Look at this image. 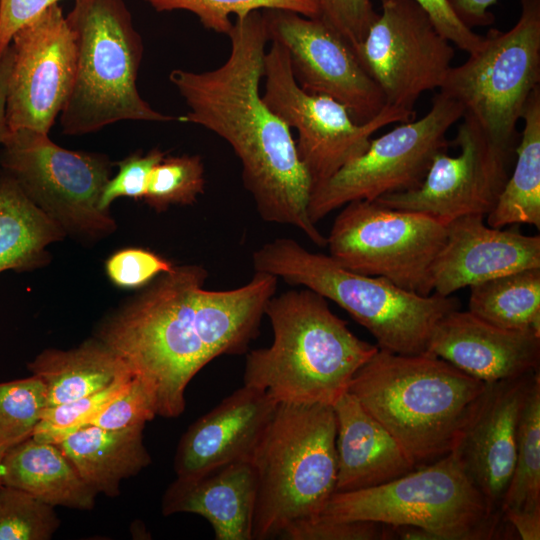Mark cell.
I'll list each match as a JSON object with an SVG mask.
<instances>
[{"mask_svg":"<svg viewBox=\"0 0 540 540\" xmlns=\"http://www.w3.org/2000/svg\"><path fill=\"white\" fill-rule=\"evenodd\" d=\"M207 278L202 265H175L99 328L97 339L147 387L157 416L184 412L186 387L210 361L248 352L278 283L255 271L241 287L208 290Z\"/></svg>","mask_w":540,"mask_h":540,"instance_id":"cell-1","label":"cell"},{"mask_svg":"<svg viewBox=\"0 0 540 540\" xmlns=\"http://www.w3.org/2000/svg\"><path fill=\"white\" fill-rule=\"evenodd\" d=\"M235 17L227 34L231 51L220 67L169 74L189 108L177 120L202 126L232 147L261 219L296 227L325 247L326 237L308 214L313 184L291 128L269 109L259 90L269 41L262 10Z\"/></svg>","mask_w":540,"mask_h":540,"instance_id":"cell-2","label":"cell"},{"mask_svg":"<svg viewBox=\"0 0 540 540\" xmlns=\"http://www.w3.org/2000/svg\"><path fill=\"white\" fill-rule=\"evenodd\" d=\"M265 316L273 342L247 352L243 381L278 403L333 406L379 350L351 332L328 300L308 288L274 295Z\"/></svg>","mask_w":540,"mask_h":540,"instance_id":"cell-3","label":"cell"},{"mask_svg":"<svg viewBox=\"0 0 540 540\" xmlns=\"http://www.w3.org/2000/svg\"><path fill=\"white\" fill-rule=\"evenodd\" d=\"M486 383L429 353L379 349L348 391L417 464L454 450Z\"/></svg>","mask_w":540,"mask_h":540,"instance_id":"cell-4","label":"cell"},{"mask_svg":"<svg viewBox=\"0 0 540 540\" xmlns=\"http://www.w3.org/2000/svg\"><path fill=\"white\" fill-rule=\"evenodd\" d=\"M255 271L308 288L343 308L397 354L426 353L433 330L447 313L460 309L454 296L419 295L390 281L349 270L329 254L313 253L292 238H276L252 254Z\"/></svg>","mask_w":540,"mask_h":540,"instance_id":"cell-5","label":"cell"},{"mask_svg":"<svg viewBox=\"0 0 540 540\" xmlns=\"http://www.w3.org/2000/svg\"><path fill=\"white\" fill-rule=\"evenodd\" d=\"M333 406L278 403L254 452L257 492L252 540L279 536L321 514L336 492Z\"/></svg>","mask_w":540,"mask_h":540,"instance_id":"cell-6","label":"cell"},{"mask_svg":"<svg viewBox=\"0 0 540 540\" xmlns=\"http://www.w3.org/2000/svg\"><path fill=\"white\" fill-rule=\"evenodd\" d=\"M66 20L74 39L75 74L60 113L64 134L94 133L124 120H177L140 96L143 42L124 0H74Z\"/></svg>","mask_w":540,"mask_h":540,"instance_id":"cell-7","label":"cell"},{"mask_svg":"<svg viewBox=\"0 0 540 540\" xmlns=\"http://www.w3.org/2000/svg\"><path fill=\"white\" fill-rule=\"evenodd\" d=\"M317 518L416 526L437 540L498 538L505 521L489 508L453 451L387 483L335 492Z\"/></svg>","mask_w":540,"mask_h":540,"instance_id":"cell-8","label":"cell"},{"mask_svg":"<svg viewBox=\"0 0 540 540\" xmlns=\"http://www.w3.org/2000/svg\"><path fill=\"white\" fill-rule=\"evenodd\" d=\"M112 165L105 155L65 149L33 129L6 128L0 143L1 170L66 235L88 241L117 229L100 207Z\"/></svg>","mask_w":540,"mask_h":540,"instance_id":"cell-9","label":"cell"},{"mask_svg":"<svg viewBox=\"0 0 540 540\" xmlns=\"http://www.w3.org/2000/svg\"><path fill=\"white\" fill-rule=\"evenodd\" d=\"M516 24L491 29L468 59L451 67L439 92L458 102L494 141L514 148L516 126L540 86V0H519Z\"/></svg>","mask_w":540,"mask_h":540,"instance_id":"cell-10","label":"cell"},{"mask_svg":"<svg viewBox=\"0 0 540 540\" xmlns=\"http://www.w3.org/2000/svg\"><path fill=\"white\" fill-rule=\"evenodd\" d=\"M329 255L354 272L430 295L431 268L446 239V225L416 211L376 200L343 206L326 237Z\"/></svg>","mask_w":540,"mask_h":540,"instance_id":"cell-11","label":"cell"},{"mask_svg":"<svg viewBox=\"0 0 540 540\" xmlns=\"http://www.w3.org/2000/svg\"><path fill=\"white\" fill-rule=\"evenodd\" d=\"M463 114L458 102L438 92L423 117L399 123L371 139L364 153L312 189L308 204L311 221L317 224L352 201H374L418 187L434 157L446 152L450 145L446 134Z\"/></svg>","mask_w":540,"mask_h":540,"instance_id":"cell-12","label":"cell"},{"mask_svg":"<svg viewBox=\"0 0 540 540\" xmlns=\"http://www.w3.org/2000/svg\"><path fill=\"white\" fill-rule=\"evenodd\" d=\"M263 77L262 99L287 126L297 131V153L313 188L364 153L375 132L415 118V112L386 105L370 121L357 124L340 102L304 91L293 77L287 51L275 42L265 54Z\"/></svg>","mask_w":540,"mask_h":540,"instance_id":"cell-13","label":"cell"},{"mask_svg":"<svg viewBox=\"0 0 540 540\" xmlns=\"http://www.w3.org/2000/svg\"><path fill=\"white\" fill-rule=\"evenodd\" d=\"M381 13L354 48L386 105L414 112L419 97L440 89L455 50L414 0H379Z\"/></svg>","mask_w":540,"mask_h":540,"instance_id":"cell-14","label":"cell"},{"mask_svg":"<svg viewBox=\"0 0 540 540\" xmlns=\"http://www.w3.org/2000/svg\"><path fill=\"white\" fill-rule=\"evenodd\" d=\"M462 119L453 141L458 155L438 153L418 187L376 201L426 214L444 225L466 215L486 216L509 177L513 148L494 141L472 118Z\"/></svg>","mask_w":540,"mask_h":540,"instance_id":"cell-15","label":"cell"},{"mask_svg":"<svg viewBox=\"0 0 540 540\" xmlns=\"http://www.w3.org/2000/svg\"><path fill=\"white\" fill-rule=\"evenodd\" d=\"M9 49L6 128L48 134L67 102L75 74L74 39L59 3L19 28Z\"/></svg>","mask_w":540,"mask_h":540,"instance_id":"cell-16","label":"cell"},{"mask_svg":"<svg viewBox=\"0 0 540 540\" xmlns=\"http://www.w3.org/2000/svg\"><path fill=\"white\" fill-rule=\"evenodd\" d=\"M262 14L268 40L287 51L293 77L304 91L340 102L357 124L370 121L386 106L354 48L321 17L281 9Z\"/></svg>","mask_w":540,"mask_h":540,"instance_id":"cell-17","label":"cell"},{"mask_svg":"<svg viewBox=\"0 0 540 540\" xmlns=\"http://www.w3.org/2000/svg\"><path fill=\"white\" fill-rule=\"evenodd\" d=\"M539 370L486 383L453 452L483 495L489 508L501 513L513 474L522 409Z\"/></svg>","mask_w":540,"mask_h":540,"instance_id":"cell-18","label":"cell"},{"mask_svg":"<svg viewBox=\"0 0 540 540\" xmlns=\"http://www.w3.org/2000/svg\"><path fill=\"white\" fill-rule=\"evenodd\" d=\"M482 215L446 225V239L431 268L433 293L456 291L509 273L540 268V237L516 228H493Z\"/></svg>","mask_w":540,"mask_h":540,"instance_id":"cell-19","label":"cell"},{"mask_svg":"<svg viewBox=\"0 0 540 540\" xmlns=\"http://www.w3.org/2000/svg\"><path fill=\"white\" fill-rule=\"evenodd\" d=\"M278 402L243 385L197 419L181 437L174 458L177 478H191L237 461H250Z\"/></svg>","mask_w":540,"mask_h":540,"instance_id":"cell-20","label":"cell"},{"mask_svg":"<svg viewBox=\"0 0 540 540\" xmlns=\"http://www.w3.org/2000/svg\"><path fill=\"white\" fill-rule=\"evenodd\" d=\"M426 353L492 383L539 370L540 335L504 329L456 309L438 321Z\"/></svg>","mask_w":540,"mask_h":540,"instance_id":"cell-21","label":"cell"},{"mask_svg":"<svg viewBox=\"0 0 540 540\" xmlns=\"http://www.w3.org/2000/svg\"><path fill=\"white\" fill-rule=\"evenodd\" d=\"M257 492L250 461H237L191 478H176L162 498V513H194L211 525L216 540H252Z\"/></svg>","mask_w":540,"mask_h":540,"instance_id":"cell-22","label":"cell"},{"mask_svg":"<svg viewBox=\"0 0 540 540\" xmlns=\"http://www.w3.org/2000/svg\"><path fill=\"white\" fill-rule=\"evenodd\" d=\"M336 416V492L378 486L416 468L395 438L347 391L333 405Z\"/></svg>","mask_w":540,"mask_h":540,"instance_id":"cell-23","label":"cell"},{"mask_svg":"<svg viewBox=\"0 0 540 540\" xmlns=\"http://www.w3.org/2000/svg\"><path fill=\"white\" fill-rule=\"evenodd\" d=\"M143 425L123 429L85 426L57 443L82 480L97 494L119 495L120 482L150 465Z\"/></svg>","mask_w":540,"mask_h":540,"instance_id":"cell-24","label":"cell"},{"mask_svg":"<svg viewBox=\"0 0 540 540\" xmlns=\"http://www.w3.org/2000/svg\"><path fill=\"white\" fill-rule=\"evenodd\" d=\"M2 484L22 490L52 507L91 510L97 495L57 444L32 437L4 454Z\"/></svg>","mask_w":540,"mask_h":540,"instance_id":"cell-25","label":"cell"},{"mask_svg":"<svg viewBox=\"0 0 540 540\" xmlns=\"http://www.w3.org/2000/svg\"><path fill=\"white\" fill-rule=\"evenodd\" d=\"M27 368L44 385L46 407L91 395L131 373L122 359L97 338L70 350L46 349Z\"/></svg>","mask_w":540,"mask_h":540,"instance_id":"cell-26","label":"cell"},{"mask_svg":"<svg viewBox=\"0 0 540 540\" xmlns=\"http://www.w3.org/2000/svg\"><path fill=\"white\" fill-rule=\"evenodd\" d=\"M65 232L0 171V273L36 270L49 261L46 250Z\"/></svg>","mask_w":540,"mask_h":540,"instance_id":"cell-27","label":"cell"},{"mask_svg":"<svg viewBox=\"0 0 540 540\" xmlns=\"http://www.w3.org/2000/svg\"><path fill=\"white\" fill-rule=\"evenodd\" d=\"M512 173L486 223L493 228L529 224L540 229V86L530 95Z\"/></svg>","mask_w":540,"mask_h":540,"instance_id":"cell-28","label":"cell"},{"mask_svg":"<svg viewBox=\"0 0 540 540\" xmlns=\"http://www.w3.org/2000/svg\"><path fill=\"white\" fill-rule=\"evenodd\" d=\"M468 311L495 326L540 335V268L470 286Z\"/></svg>","mask_w":540,"mask_h":540,"instance_id":"cell-29","label":"cell"},{"mask_svg":"<svg viewBox=\"0 0 540 540\" xmlns=\"http://www.w3.org/2000/svg\"><path fill=\"white\" fill-rule=\"evenodd\" d=\"M511 510L540 511V375L522 409L515 465L501 504L502 514Z\"/></svg>","mask_w":540,"mask_h":540,"instance_id":"cell-30","label":"cell"},{"mask_svg":"<svg viewBox=\"0 0 540 540\" xmlns=\"http://www.w3.org/2000/svg\"><path fill=\"white\" fill-rule=\"evenodd\" d=\"M46 406L38 377L0 383V455L32 437Z\"/></svg>","mask_w":540,"mask_h":540,"instance_id":"cell-31","label":"cell"},{"mask_svg":"<svg viewBox=\"0 0 540 540\" xmlns=\"http://www.w3.org/2000/svg\"><path fill=\"white\" fill-rule=\"evenodd\" d=\"M157 12L186 10L195 14L201 24L217 33L228 34L233 22L230 15L240 16L255 10L281 9L308 18L321 16L316 0H142Z\"/></svg>","mask_w":540,"mask_h":540,"instance_id":"cell-32","label":"cell"},{"mask_svg":"<svg viewBox=\"0 0 540 540\" xmlns=\"http://www.w3.org/2000/svg\"><path fill=\"white\" fill-rule=\"evenodd\" d=\"M205 183L199 155L165 156L150 174L144 200L157 212L192 205L204 193Z\"/></svg>","mask_w":540,"mask_h":540,"instance_id":"cell-33","label":"cell"},{"mask_svg":"<svg viewBox=\"0 0 540 540\" xmlns=\"http://www.w3.org/2000/svg\"><path fill=\"white\" fill-rule=\"evenodd\" d=\"M60 520L54 507L14 487H0V540H48Z\"/></svg>","mask_w":540,"mask_h":540,"instance_id":"cell-34","label":"cell"},{"mask_svg":"<svg viewBox=\"0 0 540 540\" xmlns=\"http://www.w3.org/2000/svg\"><path fill=\"white\" fill-rule=\"evenodd\" d=\"M132 376L131 373L127 374L91 395L46 407L32 438L57 444L68 434L87 426L91 419L125 389Z\"/></svg>","mask_w":540,"mask_h":540,"instance_id":"cell-35","label":"cell"},{"mask_svg":"<svg viewBox=\"0 0 540 540\" xmlns=\"http://www.w3.org/2000/svg\"><path fill=\"white\" fill-rule=\"evenodd\" d=\"M175 267L170 260L144 248H124L113 253L105 262L109 280L123 289H137L150 284Z\"/></svg>","mask_w":540,"mask_h":540,"instance_id":"cell-36","label":"cell"},{"mask_svg":"<svg viewBox=\"0 0 540 540\" xmlns=\"http://www.w3.org/2000/svg\"><path fill=\"white\" fill-rule=\"evenodd\" d=\"M157 416L153 396L132 376L125 389L101 410L87 426L116 430L143 425Z\"/></svg>","mask_w":540,"mask_h":540,"instance_id":"cell-37","label":"cell"},{"mask_svg":"<svg viewBox=\"0 0 540 540\" xmlns=\"http://www.w3.org/2000/svg\"><path fill=\"white\" fill-rule=\"evenodd\" d=\"M166 156L159 148H154L146 154L135 152L117 162L119 171L105 185L100 207L109 211L112 202L120 197L134 200L144 199L150 174L154 167Z\"/></svg>","mask_w":540,"mask_h":540,"instance_id":"cell-38","label":"cell"},{"mask_svg":"<svg viewBox=\"0 0 540 540\" xmlns=\"http://www.w3.org/2000/svg\"><path fill=\"white\" fill-rule=\"evenodd\" d=\"M285 540H387L390 527L372 521H331L321 518L302 521L286 529Z\"/></svg>","mask_w":540,"mask_h":540,"instance_id":"cell-39","label":"cell"},{"mask_svg":"<svg viewBox=\"0 0 540 540\" xmlns=\"http://www.w3.org/2000/svg\"><path fill=\"white\" fill-rule=\"evenodd\" d=\"M321 18L355 48L378 16L372 0H316Z\"/></svg>","mask_w":540,"mask_h":540,"instance_id":"cell-40","label":"cell"},{"mask_svg":"<svg viewBox=\"0 0 540 540\" xmlns=\"http://www.w3.org/2000/svg\"><path fill=\"white\" fill-rule=\"evenodd\" d=\"M431 17L438 31L452 44L468 54L476 51L483 36L464 25L453 13L447 0H414Z\"/></svg>","mask_w":540,"mask_h":540,"instance_id":"cell-41","label":"cell"},{"mask_svg":"<svg viewBox=\"0 0 540 540\" xmlns=\"http://www.w3.org/2000/svg\"><path fill=\"white\" fill-rule=\"evenodd\" d=\"M60 0H0V58L14 33Z\"/></svg>","mask_w":540,"mask_h":540,"instance_id":"cell-42","label":"cell"},{"mask_svg":"<svg viewBox=\"0 0 540 540\" xmlns=\"http://www.w3.org/2000/svg\"><path fill=\"white\" fill-rule=\"evenodd\" d=\"M453 13L467 27L488 26L494 22L489 8L498 0H447Z\"/></svg>","mask_w":540,"mask_h":540,"instance_id":"cell-43","label":"cell"},{"mask_svg":"<svg viewBox=\"0 0 540 540\" xmlns=\"http://www.w3.org/2000/svg\"><path fill=\"white\" fill-rule=\"evenodd\" d=\"M503 516L522 540L540 539V511L511 510Z\"/></svg>","mask_w":540,"mask_h":540,"instance_id":"cell-44","label":"cell"},{"mask_svg":"<svg viewBox=\"0 0 540 540\" xmlns=\"http://www.w3.org/2000/svg\"><path fill=\"white\" fill-rule=\"evenodd\" d=\"M7 89V73L0 70V143L6 132L5 98Z\"/></svg>","mask_w":540,"mask_h":540,"instance_id":"cell-45","label":"cell"},{"mask_svg":"<svg viewBox=\"0 0 540 540\" xmlns=\"http://www.w3.org/2000/svg\"><path fill=\"white\" fill-rule=\"evenodd\" d=\"M3 456L4 455H0V487L3 485L2 484V460H3Z\"/></svg>","mask_w":540,"mask_h":540,"instance_id":"cell-46","label":"cell"}]
</instances>
